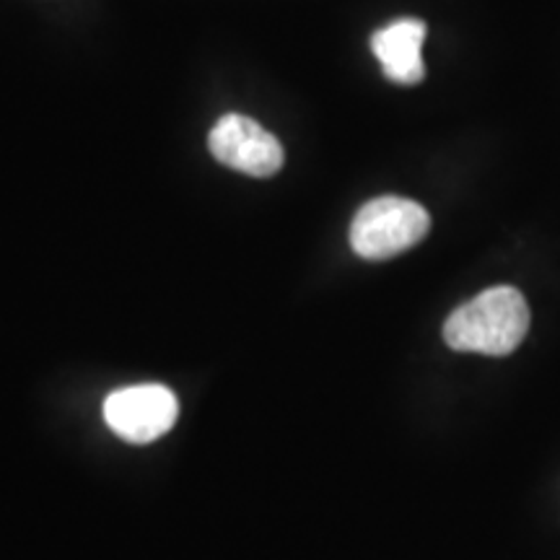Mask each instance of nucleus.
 <instances>
[{"label": "nucleus", "mask_w": 560, "mask_h": 560, "mask_svg": "<svg viewBox=\"0 0 560 560\" xmlns=\"http://www.w3.org/2000/svg\"><path fill=\"white\" fill-rule=\"evenodd\" d=\"M529 330V306L511 285L478 293L450 314L444 325L446 346L459 353L509 355Z\"/></svg>", "instance_id": "obj_1"}, {"label": "nucleus", "mask_w": 560, "mask_h": 560, "mask_svg": "<svg viewBox=\"0 0 560 560\" xmlns=\"http://www.w3.org/2000/svg\"><path fill=\"white\" fill-rule=\"evenodd\" d=\"M431 215L416 200L384 198L369 200L350 223V247L363 260H389L429 234Z\"/></svg>", "instance_id": "obj_2"}, {"label": "nucleus", "mask_w": 560, "mask_h": 560, "mask_svg": "<svg viewBox=\"0 0 560 560\" xmlns=\"http://www.w3.org/2000/svg\"><path fill=\"white\" fill-rule=\"evenodd\" d=\"M177 395L164 384H136L112 392L104 402V420L130 444H149L177 423Z\"/></svg>", "instance_id": "obj_3"}, {"label": "nucleus", "mask_w": 560, "mask_h": 560, "mask_svg": "<svg viewBox=\"0 0 560 560\" xmlns=\"http://www.w3.org/2000/svg\"><path fill=\"white\" fill-rule=\"evenodd\" d=\"M208 145L215 161L249 177H272L283 166L280 140L242 115L221 117L210 130Z\"/></svg>", "instance_id": "obj_4"}, {"label": "nucleus", "mask_w": 560, "mask_h": 560, "mask_svg": "<svg viewBox=\"0 0 560 560\" xmlns=\"http://www.w3.org/2000/svg\"><path fill=\"white\" fill-rule=\"evenodd\" d=\"M423 42L425 24L420 19H397L384 30L374 32L371 37V50L382 62L384 75L389 81L412 86L425 75L423 66Z\"/></svg>", "instance_id": "obj_5"}]
</instances>
